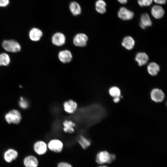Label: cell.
<instances>
[{"mask_svg": "<svg viewBox=\"0 0 167 167\" xmlns=\"http://www.w3.org/2000/svg\"><path fill=\"white\" fill-rule=\"evenodd\" d=\"M109 92L110 96L113 97L121 96L120 89L117 87L113 86L109 89Z\"/></svg>", "mask_w": 167, "mask_h": 167, "instance_id": "25", "label": "cell"}, {"mask_svg": "<svg viewBox=\"0 0 167 167\" xmlns=\"http://www.w3.org/2000/svg\"><path fill=\"white\" fill-rule=\"evenodd\" d=\"M128 0H117V1L120 3L124 4L126 3Z\"/></svg>", "mask_w": 167, "mask_h": 167, "instance_id": "32", "label": "cell"}, {"mask_svg": "<svg viewBox=\"0 0 167 167\" xmlns=\"http://www.w3.org/2000/svg\"><path fill=\"white\" fill-rule=\"evenodd\" d=\"M149 57L148 55L144 52H139L137 54L135 57V60L140 66L145 65L148 62Z\"/></svg>", "mask_w": 167, "mask_h": 167, "instance_id": "17", "label": "cell"}, {"mask_svg": "<svg viewBox=\"0 0 167 167\" xmlns=\"http://www.w3.org/2000/svg\"><path fill=\"white\" fill-rule=\"evenodd\" d=\"M106 4L103 0H98L95 3V9L97 12L103 14L106 12Z\"/></svg>", "mask_w": 167, "mask_h": 167, "instance_id": "22", "label": "cell"}, {"mask_svg": "<svg viewBox=\"0 0 167 167\" xmlns=\"http://www.w3.org/2000/svg\"><path fill=\"white\" fill-rule=\"evenodd\" d=\"M58 167H72L69 164L61 162L58 164Z\"/></svg>", "mask_w": 167, "mask_h": 167, "instance_id": "29", "label": "cell"}, {"mask_svg": "<svg viewBox=\"0 0 167 167\" xmlns=\"http://www.w3.org/2000/svg\"><path fill=\"white\" fill-rule=\"evenodd\" d=\"M58 57L61 62L63 63H67L71 61L72 56L71 53L69 50H65L59 52Z\"/></svg>", "mask_w": 167, "mask_h": 167, "instance_id": "13", "label": "cell"}, {"mask_svg": "<svg viewBox=\"0 0 167 167\" xmlns=\"http://www.w3.org/2000/svg\"><path fill=\"white\" fill-rule=\"evenodd\" d=\"M18 156V153L16 151L12 149L7 150L4 153V159L8 163H11L15 160Z\"/></svg>", "mask_w": 167, "mask_h": 167, "instance_id": "12", "label": "cell"}, {"mask_svg": "<svg viewBox=\"0 0 167 167\" xmlns=\"http://www.w3.org/2000/svg\"><path fill=\"white\" fill-rule=\"evenodd\" d=\"M19 105L23 109H25L28 107V103L27 101L21 97L20 101L19 102Z\"/></svg>", "mask_w": 167, "mask_h": 167, "instance_id": "27", "label": "cell"}, {"mask_svg": "<svg viewBox=\"0 0 167 167\" xmlns=\"http://www.w3.org/2000/svg\"><path fill=\"white\" fill-rule=\"evenodd\" d=\"M33 148L37 154L41 155L46 152L47 150V146L44 141H38L34 143Z\"/></svg>", "mask_w": 167, "mask_h": 167, "instance_id": "10", "label": "cell"}, {"mask_svg": "<svg viewBox=\"0 0 167 167\" xmlns=\"http://www.w3.org/2000/svg\"><path fill=\"white\" fill-rule=\"evenodd\" d=\"M165 13L164 9L160 5H154L151 8L152 15L156 19H159L161 18L164 16Z\"/></svg>", "mask_w": 167, "mask_h": 167, "instance_id": "11", "label": "cell"}, {"mask_svg": "<svg viewBox=\"0 0 167 167\" xmlns=\"http://www.w3.org/2000/svg\"><path fill=\"white\" fill-rule=\"evenodd\" d=\"M5 118L9 123H11L17 124L19 123L21 118L20 112L16 110H12L6 114Z\"/></svg>", "mask_w": 167, "mask_h": 167, "instance_id": "3", "label": "cell"}, {"mask_svg": "<svg viewBox=\"0 0 167 167\" xmlns=\"http://www.w3.org/2000/svg\"><path fill=\"white\" fill-rule=\"evenodd\" d=\"M150 96L151 99L156 102H160L164 100L165 95L163 92L158 88L153 89L150 93Z\"/></svg>", "mask_w": 167, "mask_h": 167, "instance_id": "6", "label": "cell"}, {"mask_svg": "<svg viewBox=\"0 0 167 167\" xmlns=\"http://www.w3.org/2000/svg\"><path fill=\"white\" fill-rule=\"evenodd\" d=\"M121 96H118L113 97V101L115 103H118L121 99L120 97H121Z\"/></svg>", "mask_w": 167, "mask_h": 167, "instance_id": "31", "label": "cell"}, {"mask_svg": "<svg viewBox=\"0 0 167 167\" xmlns=\"http://www.w3.org/2000/svg\"><path fill=\"white\" fill-rule=\"evenodd\" d=\"M147 70L148 74L152 76L156 75L160 70L159 65L155 62L150 63L147 66Z\"/></svg>", "mask_w": 167, "mask_h": 167, "instance_id": "16", "label": "cell"}, {"mask_svg": "<svg viewBox=\"0 0 167 167\" xmlns=\"http://www.w3.org/2000/svg\"><path fill=\"white\" fill-rule=\"evenodd\" d=\"M99 167H107L106 166H100Z\"/></svg>", "mask_w": 167, "mask_h": 167, "instance_id": "33", "label": "cell"}, {"mask_svg": "<svg viewBox=\"0 0 167 167\" xmlns=\"http://www.w3.org/2000/svg\"><path fill=\"white\" fill-rule=\"evenodd\" d=\"M10 58L6 54L3 53L0 54V65L7 66L10 63Z\"/></svg>", "mask_w": 167, "mask_h": 167, "instance_id": "24", "label": "cell"}, {"mask_svg": "<svg viewBox=\"0 0 167 167\" xmlns=\"http://www.w3.org/2000/svg\"><path fill=\"white\" fill-rule=\"evenodd\" d=\"M2 45L3 48L9 52H17L21 49L20 45L14 40H5L3 41Z\"/></svg>", "mask_w": 167, "mask_h": 167, "instance_id": "2", "label": "cell"}, {"mask_svg": "<svg viewBox=\"0 0 167 167\" xmlns=\"http://www.w3.org/2000/svg\"><path fill=\"white\" fill-rule=\"evenodd\" d=\"M66 38L62 33L57 32L54 34L52 36V41L53 44L56 46H61L65 43Z\"/></svg>", "mask_w": 167, "mask_h": 167, "instance_id": "9", "label": "cell"}, {"mask_svg": "<svg viewBox=\"0 0 167 167\" xmlns=\"http://www.w3.org/2000/svg\"><path fill=\"white\" fill-rule=\"evenodd\" d=\"M88 40V37L85 34L79 33L75 36L73 42L74 45L77 46L83 47L86 45Z\"/></svg>", "mask_w": 167, "mask_h": 167, "instance_id": "4", "label": "cell"}, {"mask_svg": "<svg viewBox=\"0 0 167 167\" xmlns=\"http://www.w3.org/2000/svg\"><path fill=\"white\" fill-rule=\"evenodd\" d=\"M69 9L72 15L74 16L79 15L81 12V8L80 5L75 1L72 2L70 3Z\"/></svg>", "mask_w": 167, "mask_h": 167, "instance_id": "21", "label": "cell"}, {"mask_svg": "<svg viewBox=\"0 0 167 167\" xmlns=\"http://www.w3.org/2000/svg\"><path fill=\"white\" fill-rule=\"evenodd\" d=\"M115 156L109 153L106 151L100 152L96 155V161L98 164L110 163L115 159Z\"/></svg>", "mask_w": 167, "mask_h": 167, "instance_id": "1", "label": "cell"}, {"mask_svg": "<svg viewBox=\"0 0 167 167\" xmlns=\"http://www.w3.org/2000/svg\"><path fill=\"white\" fill-rule=\"evenodd\" d=\"M62 142L58 139H53L50 140L48 144L49 148L51 151L56 152H61L63 148Z\"/></svg>", "mask_w": 167, "mask_h": 167, "instance_id": "7", "label": "cell"}, {"mask_svg": "<svg viewBox=\"0 0 167 167\" xmlns=\"http://www.w3.org/2000/svg\"><path fill=\"white\" fill-rule=\"evenodd\" d=\"M29 37L30 39L33 41H39L43 35L42 31L39 29L33 28L29 31Z\"/></svg>", "mask_w": 167, "mask_h": 167, "instance_id": "15", "label": "cell"}, {"mask_svg": "<svg viewBox=\"0 0 167 167\" xmlns=\"http://www.w3.org/2000/svg\"><path fill=\"white\" fill-rule=\"evenodd\" d=\"M78 142L82 148L84 149L87 148L91 144V141L90 139L82 135L79 136Z\"/></svg>", "mask_w": 167, "mask_h": 167, "instance_id": "23", "label": "cell"}, {"mask_svg": "<svg viewBox=\"0 0 167 167\" xmlns=\"http://www.w3.org/2000/svg\"><path fill=\"white\" fill-rule=\"evenodd\" d=\"M135 41L133 38L130 36H126L123 39L122 45L127 50H131L134 47Z\"/></svg>", "mask_w": 167, "mask_h": 167, "instance_id": "19", "label": "cell"}, {"mask_svg": "<svg viewBox=\"0 0 167 167\" xmlns=\"http://www.w3.org/2000/svg\"></svg>", "mask_w": 167, "mask_h": 167, "instance_id": "34", "label": "cell"}, {"mask_svg": "<svg viewBox=\"0 0 167 167\" xmlns=\"http://www.w3.org/2000/svg\"><path fill=\"white\" fill-rule=\"evenodd\" d=\"M23 163L25 167H37L38 165L37 160L32 156L26 157L24 159Z\"/></svg>", "mask_w": 167, "mask_h": 167, "instance_id": "18", "label": "cell"}, {"mask_svg": "<svg viewBox=\"0 0 167 167\" xmlns=\"http://www.w3.org/2000/svg\"><path fill=\"white\" fill-rule=\"evenodd\" d=\"M134 15L133 12L124 7H121L118 13V17L124 20L131 19L133 18Z\"/></svg>", "mask_w": 167, "mask_h": 167, "instance_id": "5", "label": "cell"}, {"mask_svg": "<svg viewBox=\"0 0 167 167\" xmlns=\"http://www.w3.org/2000/svg\"><path fill=\"white\" fill-rule=\"evenodd\" d=\"M156 3L159 5H163L165 4L167 0H153Z\"/></svg>", "mask_w": 167, "mask_h": 167, "instance_id": "30", "label": "cell"}, {"mask_svg": "<svg viewBox=\"0 0 167 167\" xmlns=\"http://www.w3.org/2000/svg\"><path fill=\"white\" fill-rule=\"evenodd\" d=\"M64 111L69 114L74 113L77 110V104L76 102L72 100H69L65 101L63 104Z\"/></svg>", "mask_w": 167, "mask_h": 167, "instance_id": "8", "label": "cell"}, {"mask_svg": "<svg viewBox=\"0 0 167 167\" xmlns=\"http://www.w3.org/2000/svg\"><path fill=\"white\" fill-rule=\"evenodd\" d=\"M63 131L67 133H72L75 131V124L72 121L65 120L63 122Z\"/></svg>", "mask_w": 167, "mask_h": 167, "instance_id": "20", "label": "cell"}, {"mask_svg": "<svg viewBox=\"0 0 167 167\" xmlns=\"http://www.w3.org/2000/svg\"><path fill=\"white\" fill-rule=\"evenodd\" d=\"M152 24L151 19L147 13H144L141 15L139 25L142 28L144 29L146 27L151 26Z\"/></svg>", "mask_w": 167, "mask_h": 167, "instance_id": "14", "label": "cell"}, {"mask_svg": "<svg viewBox=\"0 0 167 167\" xmlns=\"http://www.w3.org/2000/svg\"><path fill=\"white\" fill-rule=\"evenodd\" d=\"M153 0H138V4L141 7L150 6L152 3Z\"/></svg>", "mask_w": 167, "mask_h": 167, "instance_id": "26", "label": "cell"}, {"mask_svg": "<svg viewBox=\"0 0 167 167\" xmlns=\"http://www.w3.org/2000/svg\"><path fill=\"white\" fill-rule=\"evenodd\" d=\"M10 0H0V7H5L9 4Z\"/></svg>", "mask_w": 167, "mask_h": 167, "instance_id": "28", "label": "cell"}]
</instances>
